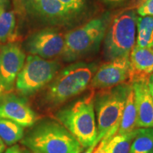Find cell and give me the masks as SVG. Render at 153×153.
<instances>
[{"label": "cell", "mask_w": 153, "mask_h": 153, "mask_svg": "<svg viewBox=\"0 0 153 153\" xmlns=\"http://www.w3.org/2000/svg\"><path fill=\"white\" fill-rule=\"evenodd\" d=\"M6 92V89L4 88V86L2 79H1V76H0V100L2 98L3 96L4 95V94Z\"/></svg>", "instance_id": "4316f807"}, {"label": "cell", "mask_w": 153, "mask_h": 153, "mask_svg": "<svg viewBox=\"0 0 153 153\" xmlns=\"http://www.w3.org/2000/svg\"><path fill=\"white\" fill-rule=\"evenodd\" d=\"M16 17L8 9V5L0 6V45L14 41L16 38Z\"/></svg>", "instance_id": "9a60e30c"}, {"label": "cell", "mask_w": 153, "mask_h": 153, "mask_svg": "<svg viewBox=\"0 0 153 153\" xmlns=\"http://www.w3.org/2000/svg\"><path fill=\"white\" fill-rule=\"evenodd\" d=\"M137 14L140 16H153V0H145L137 7Z\"/></svg>", "instance_id": "44dd1931"}, {"label": "cell", "mask_w": 153, "mask_h": 153, "mask_svg": "<svg viewBox=\"0 0 153 153\" xmlns=\"http://www.w3.org/2000/svg\"><path fill=\"white\" fill-rule=\"evenodd\" d=\"M137 128L129 133H116L106 141L104 153H130L132 143L136 134Z\"/></svg>", "instance_id": "e0dca14e"}, {"label": "cell", "mask_w": 153, "mask_h": 153, "mask_svg": "<svg viewBox=\"0 0 153 153\" xmlns=\"http://www.w3.org/2000/svg\"><path fill=\"white\" fill-rule=\"evenodd\" d=\"M24 128L12 120L0 118V138L7 145H12L22 140Z\"/></svg>", "instance_id": "d6986e66"}, {"label": "cell", "mask_w": 153, "mask_h": 153, "mask_svg": "<svg viewBox=\"0 0 153 153\" xmlns=\"http://www.w3.org/2000/svg\"><path fill=\"white\" fill-rule=\"evenodd\" d=\"M67 9L72 13L78 12L83 8L85 0H59Z\"/></svg>", "instance_id": "7402d4cb"}, {"label": "cell", "mask_w": 153, "mask_h": 153, "mask_svg": "<svg viewBox=\"0 0 153 153\" xmlns=\"http://www.w3.org/2000/svg\"><path fill=\"white\" fill-rule=\"evenodd\" d=\"M131 84H121L95 94L94 110L97 116V137L95 143L101 140H108L117 133Z\"/></svg>", "instance_id": "277c9868"}, {"label": "cell", "mask_w": 153, "mask_h": 153, "mask_svg": "<svg viewBox=\"0 0 153 153\" xmlns=\"http://www.w3.org/2000/svg\"><path fill=\"white\" fill-rule=\"evenodd\" d=\"M94 72L95 67L85 62L73 63L60 70L47 85L43 103L55 108L80 94L90 85Z\"/></svg>", "instance_id": "3957f363"}, {"label": "cell", "mask_w": 153, "mask_h": 153, "mask_svg": "<svg viewBox=\"0 0 153 153\" xmlns=\"http://www.w3.org/2000/svg\"><path fill=\"white\" fill-rule=\"evenodd\" d=\"M152 48H153V44H152Z\"/></svg>", "instance_id": "4dcf8cb0"}, {"label": "cell", "mask_w": 153, "mask_h": 153, "mask_svg": "<svg viewBox=\"0 0 153 153\" xmlns=\"http://www.w3.org/2000/svg\"><path fill=\"white\" fill-rule=\"evenodd\" d=\"M22 143L32 153H81L85 150L64 126L51 118L37 120Z\"/></svg>", "instance_id": "6da1fadb"}, {"label": "cell", "mask_w": 153, "mask_h": 153, "mask_svg": "<svg viewBox=\"0 0 153 153\" xmlns=\"http://www.w3.org/2000/svg\"><path fill=\"white\" fill-rule=\"evenodd\" d=\"M9 5V0H0V6Z\"/></svg>", "instance_id": "f546056e"}, {"label": "cell", "mask_w": 153, "mask_h": 153, "mask_svg": "<svg viewBox=\"0 0 153 153\" xmlns=\"http://www.w3.org/2000/svg\"><path fill=\"white\" fill-rule=\"evenodd\" d=\"M101 1L106 4H117L123 2L126 0H101Z\"/></svg>", "instance_id": "484cf974"}, {"label": "cell", "mask_w": 153, "mask_h": 153, "mask_svg": "<svg viewBox=\"0 0 153 153\" xmlns=\"http://www.w3.org/2000/svg\"><path fill=\"white\" fill-rule=\"evenodd\" d=\"M106 140L103 139L99 142V143L96 147L94 150L93 153H104V146L106 143Z\"/></svg>", "instance_id": "603a6c76"}, {"label": "cell", "mask_w": 153, "mask_h": 153, "mask_svg": "<svg viewBox=\"0 0 153 153\" xmlns=\"http://www.w3.org/2000/svg\"><path fill=\"white\" fill-rule=\"evenodd\" d=\"M24 46L30 55L51 60L62 55L65 36L54 28H44L28 36Z\"/></svg>", "instance_id": "ba28073f"}, {"label": "cell", "mask_w": 153, "mask_h": 153, "mask_svg": "<svg viewBox=\"0 0 153 153\" xmlns=\"http://www.w3.org/2000/svg\"><path fill=\"white\" fill-rule=\"evenodd\" d=\"M26 59V54L19 43L11 42L0 45V76L7 92L14 89Z\"/></svg>", "instance_id": "30bf717a"}, {"label": "cell", "mask_w": 153, "mask_h": 153, "mask_svg": "<svg viewBox=\"0 0 153 153\" xmlns=\"http://www.w3.org/2000/svg\"><path fill=\"white\" fill-rule=\"evenodd\" d=\"M106 27V19L95 18L67 33L61 55L63 60L72 62L90 53L104 38Z\"/></svg>", "instance_id": "52a82bcc"}, {"label": "cell", "mask_w": 153, "mask_h": 153, "mask_svg": "<svg viewBox=\"0 0 153 153\" xmlns=\"http://www.w3.org/2000/svg\"><path fill=\"white\" fill-rule=\"evenodd\" d=\"M97 145H98V144H97V143H95L94 144H93L92 145H91V146L89 147V148L86 149V150L85 151V152H83L82 153H93L94 150L96 147L97 146Z\"/></svg>", "instance_id": "83f0119b"}, {"label": "cell", "mask_w": 153, "mask_h": 153, "mask_svg": "<svg viewBox=\"0 0 153 153\" xmlns=\"http://www.w3.org/2000/svg\"><path fill=\"white\" fill-rule=\"evenodd\" d=\"M130 153H153V128H137Z\"/></svg>", "instance_id": "ffe728a7"}, {"label": "cell", "mask_w": 153, "mask_h": 153, "mask_svg": "<svg viewBox=\"0 0 153 153\" xmlns=\"http://www.w3.org/2000/svg\"><path fill=\"white\" fill-rule=\"evenodd\" d=\"M5 149L4 143L2 141V140L0 138V153H2Z\"/></svg>", "instance_id": "f1b7e54d"}, {"label": "cell", "mask_w": 153, "mask_h": 153, "mask_svg": "<svg viewBox=\"0 0 153 153\" xmlns=\"http://www.w3.org/2000/svg\"><path fill=\"white\" fill-rule=\"evenodd\" d=\"M27 11L52 24L66 22L73 14L59 0H28Z\"/></svg>", "instance_id": "4fadbf2b"}, {"label": "cell", "mask_w": 153, "mask_h": 153, "mask_svg": "<svg viewBox=\"0 0 153 153\" xmlns=\"http://www.w3.org/2000/svg\"><path fill=\"white\" fill-rule=\"evenodd\" d=\"M129 82L139 78H148L153 73V48L135 46L129 57Z\"/></svg>", "instance_id": "5bb4252c"}, {"label": "cell", "mask_w": 153, "mask_h": 153, "mask_svg": "<svg viewBox=\"0 0 153 153\" xmlns=\"http://www.w3.org/2000/svg\"><path fill=\"white\" fill-rule=\"evenodd\" d=\"M60 62L29 55L16 80V89L24 97H29L47 86L60 70Z\"/></svg>", "instance_id": "8992f818"}, {"label": "cell", "mask_w": 153, "mask_h": 153, "mask_svg": "<svg viewBox=\"0 0 153 153\" xmlns=\"http://www.w3.org/2000/svg\"><path fill=\"white\" fill-rule=\"evenodd\" d=\"M137 128V112L133 88L130 89L128 94L125 107L122 115L119 128L117 133L126 134L135 131Z\"/></svg>", "instance_id": "2e32d148"}, {"label": "cell", "mask_w": 153, "mask_h": 153, "mask_svg": "<svg viewBox=\"0 0 153 153\" xmlns=\"http://www.w3.org/2000/svg\"><path fill=\"white\" fill-rule=\"evenodd\" d=\"M94 97L92 89L84 97L62 107L55 115L57 121L70 132L85 149L94 144L98 134Z\"/></svg>", "instance_id": "7a4b0ae2"}, {"label": "cell", "mask_w": 153, "mask_h": 153, "mask_svg": "<svg viewBox=\"0 0 153 153\" xmlns=\"http://www.w3.org/2000/svg\"><path fill=\"white\" fill-rule=\"evenodd\" d=\"M137 14L133 10L124 11L111 23L105 38V54L109 60L129 57L136 45Z\"/></svg>", "instance_id": "5b68a950"}, {"label": "cell", "mask_w": 153, "mask_h": 153, "mask_svg": "<svg viewBox=\"0 0 153 153\" xmlns=\"http://www.w3.org/2000/svg\"><path fill=\"white\" fill-rule=\"evenodd\" d=\"M148 78H139L131 82L137 112V128H153V99Z\"/></svg>", "instance_id": "7c38bea8"}, {"label": "cell", "mask_w": 153, "mask_h": 153, "mask_svg": "<svg viewBox=\"0 0 153 153\" xmlns=\"http://www.w3.org/2000/svg\"><path fill=\"white\" fill-rule=\"evenodd\" d=\"M129 78V57H122L101 65L95 72L89 85L93 90H105L126 83Z\"/></svg>", "instance_id": "9c48e42d"}, {"label": "cell", "mask_w": 153, "mask_h": 153, "mask_svg": "<svg viewBox=\"0 0 153 153\" xmlns=\"http://www.w3.org/2000/svg\"><path fill=\"white\" fill-rule=\"evenodd\" d=\"M153 44V16H137L136 45L151 48Z\"/></svg>", "instance_id": "ac0fdd59"}, {"label": "cell", "mask_w": 153, "mask_h": 153, "mask_svg": "<svg viewBox=\"0 0 153 153\" xmlns=\"http://www.w3.org/2000/svg\"><path fill=\"white\" fill-rule=\"evenodd\" d=\"M4 153H22V152L19 145H14L11 146V148L7 149Z\"/></svg>", "instance_id": "cb8c5ba5"}, {"label": "cell", "mask_w": 153, "mask_h": 153, "mask_svg": "<svg viewBox=\"0 0 153 153\" xmlns=\"http://www.w3.org/2000/svg\"><path fill=\"white\" fill-rule=\"evenodd\" d=\"M148 85H149V88H150L151 95H152V97L153 99V73L152 74H150V76H149Z\"/></svg>", "instance_id": "d4e9b609"}, {"label": "cell", "mask_w": 153, "mask_h": 153, "mask_svg": "<svg viewBox=\"0 0 153 153\" xmlns=\"http://www.w3.org/2000/svg\"><path fill=\"white\" fill-rule=\"evenodd\" d=\"M0 118L12 120L24 128L31 127L38 120L27 100L14 94H4L0 100Z\"/></svg>", "instance_id": "8fae6325"}]
</instances>
